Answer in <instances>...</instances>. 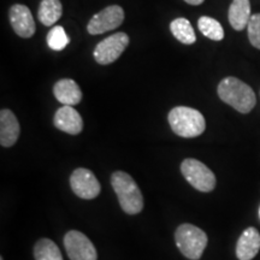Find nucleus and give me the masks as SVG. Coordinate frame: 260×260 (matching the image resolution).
I'll return each instance as SVG.
<instances>
[{
    "mask_svg": "<svg viewBox=\"0 0 260 260\" xmlns=\"http://www.w3.org/2000/svg\"><path fill=\"white\" fill-rule=\"evenodd\" d=\"M259 217H260V209H259Z\"/></svg>",
    "mask_w": 260,
    "mask_h": 260,
    "instance_id": "obj_24",
    "label": "nucleus"
},
{
    "mask_svg": "<svg viewBox=\"0 0 260 260\" xmlns=\"http://www.w3.org/2000/svg\"><path fill=\"white\" fill-rule=\"evenodd\" d=\"M181 172L183 177L195 189L209 193L216 187V176L204 162L197 159H184L181 164Z\"/></svg>",
    "mask_w": 260,
    "mask_h": 260,
    "instance_id": "obj_5",
    "label": "nucleus"
},
{
    "mask_svg": "<svg viewBox=\"0 0 260 260\" xmlns=\"http://www.w3.org/2000/svg\"><path fill=\"white\" fill-rule=\"evenodd\" d=\"M63 15V6L60 0H41L39 6V21L46 27H52Z\"/></svg>",
    "mask_w": 260,
    "mask_h": 260,
    "instance_id": "obj_16",
    "label": "nucleus"
},
{
    "mask_svg": "<svg viewBox=\"0 0 260 260\" xmlns=\"http://www.w3.org/2000/svg\"><path fill=\"white\" fill-rule=\"evenodd\" d=\"M124 21V11L121 6H107L90 18L87 30L92 35H99L118 28Z\"/></svg>",
    "mask_w": 260,
    "mask_h": 260,
    "instance_id": "obj_8",
    "label": "nucleus"
},
{
    "mask_svg": "<svg viewBox=\"0 0 260 260\" xmlns=\"http://www.w3.org/2000/svg\"><path fill=\"white\" fill-rule=\"evenodd\" d=\"M129 45V37L125 32L119 31L104 39L94 48L93 56L96 63L109 65L121 57Z\"/></svg>",
    "mask_w": 260,
    "mask_h": 260,
    "instance_id": "obj_6",
    "label": "nucleus"
},
{
    "mask_svg": "<svg viewBox=\"0 0 260 260\" xmlns=\"http://www.w3.org/2000/svg\"><path fill=\"white\" fill-rule=\"evenodd\" d=\"M70 187L77 197L84 200H92L100 194L102 187L95 175L88 169H76L70 176Z\"/></svg>",
    "mask_w": 260,
    "mask_h": 260,
    "instance_id": "obj_9",
    "label": "nucleus"
},
{
    "mask_svg": "<svg viewBox=\"0 0 260 260\" xmlns=\"http://www.w3.org/2000/svg\"><path fill=\"white\" fill-rule=\"evenodd\" d=\"M247 30H248V39L252 46L260 50V14L252 15L247 25Z\"/></svg>",
    "mask_w": 260,
    "mask_h": 260,
    "instance_id": "obj_21",
    "label": "nucleus"
},
{
    "mask_svg": "<svg viewBox=\"0 0 260 260\" xmlns=\"http://www.w3.org/2000/svg\"><path fill=\"white\" fill-rule=\"evenodd\" d=\"M170 30L178 41L184 45H193L197 41L195 31L190 22L187 18L180 17L174 19L170 23Z\"/></svg>",
    "mask_w": 260,
    "mask_h": 260,
    "instance_id": "obj_17",
    "label": "nucleus"
},
{
    "mask_svg": "<svg viewBox=\"0 0 260 260\" xmlns=\"http://www.w3.org/2000/svg\"><path fill=\"white\" fill-rule=\"evenodd\" d=\"M19 123L17 117L11 110L3 109L0 112V145L3 147H11L19 138Z\"/></svg>",
    "mask_w": 260,
    "mask_h": 260,
    "instance_id": "obj_12",
    "label": "nucleus"
},
{
    "mask_svg": "<svg viewBox=\"0 0 260 260\" xmlns=\"http://www.w3.org/2000/svg\"><path fill=\"white\" fill-rule=\"evenodd\" d=\"M0 260H4V258H3V256H2V258H0Z\"/></svg>",
    "mask_w": 260,
    "mask_h": 260,
    "instance_id": "obj_23",
    "label": "nucleus"
},
{
    "mask_svg": "<svg viewBox=\"0 0 260 260\" xmlns=\"http://www.w3.org/2000/svg\"><path fill=\"white\" fill-rule=\"evenodd\" d=\"M53 94L58 102L68 106L77 105L82 100L80 86L71 79H61L56 82L53 86Z\"/></svg>",
    "mask_w": 260,
    "mask_h": 260,
    "instance_id": "obj_14",
    "label": "nucleus"
},
{
    "mask_svg": "<svg viewBox=\"0 0 260 260\" xmlns=\"http://www.w3.org/2000/svg\"><path fill=\"white\" fill-rule=\"evenodd\" d=\"M175 241L177 248L186 258L190 260H199L206 248L207 239L206 233L193 224H181L175 233Z\"/></svg>",
    "mask_w": 260,
    "mask_h": 260,
    "instance_id": "obj_4",
    "label": "nucleus"
},
{
    "mask_svg": "<svg viewBox=\"0 0 260 260\" xmlns=\"http://www.w3.org/2000/svg\"><path fill=\"white\" fill-rule=\"evenodd\" d=\"M10 23L18 37L23 39H29L35 34L37 27H35L32 15L25 5L15 4L11 6L9 12Z\"/></svg>",
    "mask_w": 260,
    "mask_h": 260,
    "instance_id": "obj_10",
    "label": "nucleus"
},
{
    "mask_svg": "<svg viewBox=\"0 0 260 260\" xmlns=\"http://www.w3.org/2000/svg\"><path fill=\"white\" fill-rule=\"evenodd\" d=\"M218 95L224 103L236 111L248 113L255 106V94L248 84L236 77H225L218 84Z\"/></svg>",
    "mask_w": 260,
    "mask_h": 260,
    "instance_id": "obj_1",
    "label": "nucleus"
},
{
    "mask_svg": "<svg viewBox=\"0 0 260 260\" xmlns=\"http://www.w3.org/2000/svg\"><path fill=\"white\" fill-rule=\"evenodd\" d=\"M198 27L199 30L203 32L206 38L211 39L214 41H220L224 38V29L222 24L219 23L217 19L212 17H207V16H203L198 21Z\"/></svg>",
    "mask_w": 260,
    "mask_h": 260,
    "instance_id": "obj_19",
    "label": "nucleus"
},
{
    "mask_svg": "<svg viewBox=\"0 0 260 260\" xmlns=\"http://www.w3.org/2000/svg\"><path fill=\"white\" fill-rule=\"evenodd\" d=\"M53 124L57 129L69 135H79L83 130L82 117L73 106L64 105L57 110L53 118Z\"/></svg>",
    "mask_w": 260,
    "mask_h": 260,
    "instance_id": "obj_11",
    "label": "nucleus"
},
{
    "mask_svg": "<svg viewBox=\"0 0 260 260\" xmlns=\"http://www.w3.org/2000/svg\"><path fill=\"white\" fill-rule=\"evenodd\" d=\"M251 3L249 0H233L228 12L230 24L235 30H243L251 19Z\"/></svg>",
    "mask_w": 260,
    "mask_h": 260,
    "instance_id": "obj_15",
    "label": "nucleus"
},
{
    "mask_svg": "<svg viewBox=\"0 0 260 260\" xmlns=\"http://www.w3.org/2000/svg\"><path fill=\"white\" fill-rule=\"evenodd\" d=\"M113 190L122 210L128 214H138L144 209V197L134 178L124 171H115L111 176Z\"/></svg>",
    "mask_w": 260,
    "mask_h": 260,
    "instance_id": "obj_2",
    "label": "nucleus"
},
{
    "mask_svg": "<svg viewBox=\"0 0 260 260\" xmlns=\"http://www.w3.org/2000/svg\"><path fill=\"white\" fill-rule=\"evenodd\" d=\"M184 2L189 5H200V4H203L204 0H184Z\"/></svg>",
    "mask_w": 260,
    "mask_h": 260,
    "instance_id": "obj_22",
    "label": "nucleus"
},
{
    "mask_svg": "<svg viewBox=\"0 0 260 260\" xmlns=\"http://www.w3.org/2000/svg\"><path fill=\"white\" fill-rule=\"evenodd\" d=\"M172 132L181 138H197L206 128L204 116L198 110L188 106L174 107L168 116Z\"/></svg>",
    "mask_w": 260,
    "mask_h": 260,
    "instance_id": "obj_3",
    "label": "nucleus"
},
{
    "mask_svg": "<svg viewBox=\"0 0 260 260\" xmlns=\"http://www.w3.org/2000/svg\"><path fill=\"white\" fill-rule=\"evenodd\" d=\"M35 260H63V255L56 243L50 239H40L34 246Z\"/></svg>",
    "mask_w": 260,
    "mask_h": 260,
    "instance_id": "obj_18",
    "label": "nucleus"
},
{
    "mask_svg": "<svg viewBox=\"0 0 260 260\" xmlns=\"http://www.w3.org/2000/svg\"><path fill=\"white\" fill-rule=\"evenodd\" d=\"M64 246L70 260H98L96 249L84 234L70 230L64 236Z\"/></svg>",
    "mask_w": 260,
    "mask_h": 260,
    "instance_id": "obj_7",
    "label": "nucleus"
},
{
    "mask_svg": "<svg viewBox=\"0 0 260 260\" xmlns=\"http://www.w3.org/2000/svg\"><path fill=\"white\" fill-rule=\"evenodd\" d=\"M47 45L51 50L53 51H63L68 45L70 44V39L65 32L64 28L60 25H54L53 28L48 31L47 38H46Z\"/></svg>",
    "mask_w": 260,
    "mask_h": 260,
    "instance_id": "obj_20",
    "label": "nucleus"
},
{
    "mask_svg": "<svg viewBox=\"0 0 260 260\" xmlns=\"http://www.w3.org/2000/svg\"><path fill=\"white\" fill-rule=\"evenodd\" d=\"M260 251V233L255 228H247L236 243V256L239 260H252Z\"/></svg>",
    "mask_w": 260,
    "mask_h": 260,
    "instance_id": "obj_13",
    "label": "nucleus"
}]
</instances>
